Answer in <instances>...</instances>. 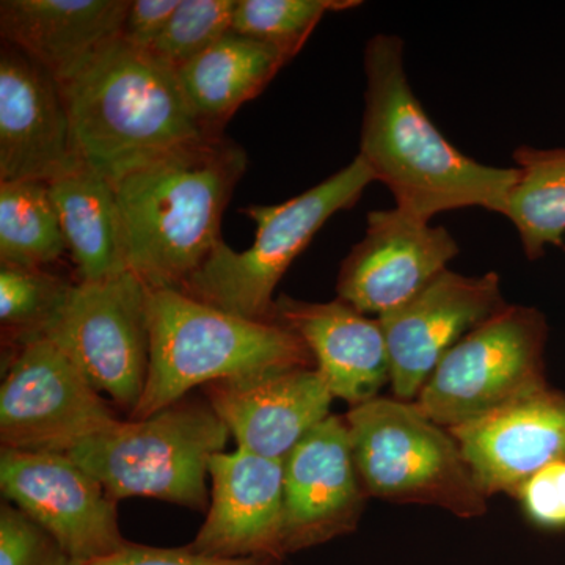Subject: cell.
<instances>
[{
    "mask_svg": "<svg viewBox=\"0 0 565 565\" xmlns=\"http://www.w3.org/2000/svg\"><path fill=\"white\" fill-rule=\"evenodd\" d=\"M364 73L359 156L396 207L424 222L465 207L504 215L519 170L479 163L446 139L412 90L403 40L377 33L367 41Z\"/></svg>",
    "mask_w": 565,
    "mask_h": 565,
    "instance_id": "6da1fadb",
    "label": "cell"
},
{
    "mask_svg": "<svg viewBox=\"0 0 565 565\" xmlns=\"http://www.w3.org/2000/svg\"><path fill=\"white\" fill-rule=\"evenodd\" d=\"M82 166L117 185L204 131L177 70L120 35L57 82Z\"/></svg>",
    "mask_w": 565,
    "mask_h": 565,
    "instance_id": "7a4b0ae2",
    "label": "cell"
},
{
    "mask_svg": "<svg viewBox=\"0 0 565 565\" xmlns=\"http://www.w3.org/2000/svg\"><path fill=\"white\" fill-rule=\"evenodd\" d=\"M247 152L211 134L115 185L129 270L148 289H180L222 243L223 212L247 172Z\"/></svg>",
    "mask_w": 565,
    "mask_h": 565,
    "instance_id": "3957f363",
    "label": "cell"
},
{
    "mask_svg": "<svg viewBox=\"0 0 565 565\" xmlns=\"http://www.w3.org/2000/svg\"><path fill=\"white\" fill-rule=\"evenodd\" d=\"M150 367L129 419H145L226 379L316 367L303 341L278 322L239 318L178 289H148Z\"/></svg>",
    "mask_w": 565,
    "mask_h": 565,
    "instance_id": "277c9868",
    "label": "cell"
},
{
    "mask_svg": "<svg viewBox=\"0 0 565 565\" xmlns=\"http://www.w3.org/2000/svg\"><path fill=\"white\" fill-rule=\"evenodd\" d=\"M232 437L206 399L178 401L145 419L115 423L68 452L114 500L152 498L210 508L212 456Z\"/></svg>",
    "mask_w": 565,
    "mask_h": 565,
    "instance_id": "5b68a950",
    "label": "cell"
},
{
    "mask_svg": "<svg viewBox=\"0 0 565 565\" xmlns=\"http://www.w3.org/2000/svg\"><path fill=\"white\" fill-rule=\"evenodd\" d=\"M374 173L360 156L307 192L273 206L243 210L256 225L255 243L234 252L225 243L180 289L200 302L250 321L275 322L274 294L282 275L337 212L351 210Z\"/></svg>",
    "mask_w": 565,
    "mask_h": 565,
    "instance_id": "8992f818",
    "label": "cell"
},
{
    "mask_svg": "<svg viewBox=\"0 0 565 565\" xmlns=\"http://www.w3.org/2000/svg\"><path fill=\"white\" fill-rule=\"evenodd\" d=\"M344 418L367 497L437 505L462 519L486 514L487 497L455 437L418 405L379 396Z\"/></svg>",
    "mask_w": 565,
    "mask_h": 565,
    "instance_id": "52a82bcc",
    "label": "cell"
},
{
    "mask_svg": "<svg viewBox=\"0 0 565 565\" xmlns=\"http://www.w3.org/2000/svg\"><path fill=\"white\" fill-rule=\"evenodd\" d=\"M546 340L542 311L505 305L446 353L415 404L451 429L545 388Z\"/></svg>",
    "mask_w": 565,
    "mask_h": 565,
    "instance_id": "ba28073f",
    "label": "cell"
},
{
    "mask_svg": "<svg viewBox=\"0 0 565 565\" xmlns=\"http://www.w3.org/2000/svg\"><path fill=\"white\" fill-rule=\"evenodd\" d=\"M43 338L96 392L129 415L136 411L150 367L148 288L137 275L71 286Z\"/></svg>",
    "mask_w": 565,
    "mask_h": 565,
    "instance_id": "9c48e42d",
    "label": "cell"
},
{
    "mask_svg": "<svg viewBox=\"0 0 565 565\" xmlns=\"http://www.w3.org/2000/svg\"><path fill=\"white\" fill-rule=\"evenodd\" d=\"M118 422L110 403L47 338L14 349L0 386L2 448L68 455Z\"/></svg>",
    "mask_w": 565,
    "mask_h": 565,
    "instance_id": "30bf717a",
    "label": "cell"
},
{
    "mask_svg": "<svg viewBox=\"0 0 565 565\" xmlns=\"http://www.w3.org/2000/svg\"><path fill=\"white\" fill-rule=\"evenodd\" d=\"M0 489L82 564L129 545L120 530L118 501L70 456L2 448Z\"/></svg>",
    "mask_w": 565,
    "mask_h": 565,
    "instance_id": "8fae6325",
    "label": "cell"
},
{
    "mask_svg": "<svg viewBox=\"0 0 565 565\" xmlns=\"http://www.w3.org/2000/svg\"><path fill=\"white\" fill-rule=\"evenodd\" d=\"M459 253L444 226L399 207L367 212L366 234L341 264L338 299L381 318L418 296Z\"/></svg>",
    "mask_w": 565,
    "mask_h": 565,
    "instance_id": "7c38bea8",
    "label": "cell"
},
{
    "mask_svg": "<svg viewBox=\"0 0 565 565\" xmlns=\"http://www.w3.org/2000/svg\"><path fill=\"white\" fill-rule=\"evenodd\" d=\"M497 273L445 270L418 296L379 319L384 329L396 399L415 403L446 353L505 307Z\"/></svg>",
    "mask_w": 565,
    "mask_h": 565,
    "instance_id": "4fadbf2b",
    "label": "cell"
},
{
    "mask_svg": "<svg viewBox=\"0 0 565 565\" xmlns=\"http://www.w3.org/2000/svg\"><path fill=\"white\" fill-rule=\"evenodd\" d=\"M285 555L353 533L364 492L344 416L330 415L282 460Z\"/></svg>",
    "mask_w": 565,
    "mask_h": 565,
    "instance_id": "5bb4252c",
    "label": "cell"
},
{
    "mask_svg": "<svg viewBox=\"0 0 565 565\" xmlns=\"http://www.w3.org/2000/svg\"><path fill=\"white\" fill-rule=\"evenodd\" d=\"M57 81L17 47L0 52V182H50L79 169Z\"/></svg>",
    "mask_w": 565,
    "mask_h": 565,
    "instance_id": "9a60e30c",
    "label": "cell"
},
{
    "mask_svg": "<svg viewBox=\"0 0 565 565\" xmlns=\"http://www.w3.org/2000/svg\"><path fill=\"white\" fill-rule=\"evenodd\" d=\"M203 393L237 448L275 460H285L332 415L334 399L316 367L226 379L203 386Z\"/></svg>",
    "mask_w": 565,
    "mask_h": 565,
    "instance_id": "2e32d148",
    "label": "cell"
},
{
    "mask_svg": "<svg viewBox=\"0 0 565 565\" xmlns=\"http://www.w3.org/2000/svg\"><path fill=\"white\" fill-rule=\"evenodd\" d=\"M448 430L487 498L516 493L546 465L565 459V393L546 385Z\"/></svg>",
    "mask_w": 565,
    "mask_h": 565,
    "instance_id": "e0dca14e",
    "label": "cell"
},
{
    "mask_svg": "<svg viewBox=\"0 0 565 565\" xmlns=\"http://www.w3.org/2000/svg\"><path fill=\"white\" fill-rule=\"evenodd\" d=\"M206 519L189 544L203 555L285 559L282 460L236 448L210 462Z\"/></svg>",
    "mask_w": 565,
    "mask_h": 565,
    "instance_id": "ac0fdd59",
    "label": "cell"
},
{
    "mask_svg": "<svg viewBox=\"0 0 565 565\" xmlns=\"http://www.w3.org/2000/svg\"><path fill=\"white\" fill-rule=\"evenodd\" d=\"M275 322L296 333L313 355L334 399L356 407L392 382L388 345L379 319L337 299L316 303L281 296Z\"/></svg>",
    "mask_w": 565,
    "mask_h": 565,
    "instance_id": "d6986e66",
    "label": "cell"
},
{
    "mask_svg": "<svg viewBox=\"0 0 565 565\" xmlns=\"http://www.w3.org/2000/svg\"><path fill=\"white\" fill-rule=\"evenodd\" d=\"M131 0H2L0 35L55 81L121 33Z\"/></svg>",
    "mask_w": 565,
    "mask_h": 565,
    "instance_id": "ffe728a7",
    "label": "cell"
},
{
    "mask_svg": "<svg viewBox=\"0 0 565 565\" xmlns=\"http://www.w3.org/2000/svg\"><path fill=\"white\" fill-rule=\"evenodd\" d=\"M291 61L288 52L232 31L177 74L204 131L222 134L237 109L259 96Z\"/></svg>",
    "mask_w": 565,
    "mask_h": 565,
    "instance_id": "44dd1931",
    "label": "cell"
},
{
    "mask_svg": "<svg viewBox=\"0 0 565 565\" xmlns=\"http://www.w3.org/2000/svg\"><path fill=\"white\" fill-rule=\"evenodd\" d=\"M47 185L79 281L110 280L131 273L115 185L84 166Z\"/></svg>",
    "mask_w": 565,
    "mask_h": 565,
    "instance_id": "7402d4cb",
    "label": "cell"
},
{
    "mask_svg": "<svg viewBox=\"0 0 565 565\" xmlns=\"http://www.w3.org/2000/svg\"><path fill=\"white\" fill-rule=\"evenodd\" d=\"M514 161L519 180L509 195L504 217L514 223L526 258L535 262L548 245L564 244L565 148L539 150L522 145L514 152Z\"/></svg>",
    "mask_w": 565,
    "mask_h": 565,
    "instance_id": "603a6c76",
    "label": "cell"
},
{
    "mask_svg": "<svg viewBox=\"0 0 565 565\" xmlns=\"http://www.w3.org/2000/svg\"><path fill=\"white\" fill-rule=\"evenodd\" d=\"M66 250L50 185L39 181L0 182V264L44 269Z\"/></svg>",
    "mask_w": 565,
    "mask_h": 565,
    "instance_id": "cb8c5ba5",
    "label": "cell"
},
{
    "mask_svg": "<svg viewBox=\"0 0 565 565\" xmlns=\"http://www.w3.org/2000/svg\"><path fill=\"white\" fill-rule=\"evenodd\" d=\"M71 282L44 269L0 267V326L14 349L43 337Z\"/></svg>",
    "mask_w": 565,
    "mask_h": 565,
    "instance_id": "d4e9b609",
    "label": "cell"
},
{
    "mask_svg": "<svg viewBox=\"0 0 565 565\" xmlns=\"http://www.w3.org/2000/svg\"><path fill=\"white\" fill-rule=\"evenodd\" d=\"M359 0H237L233 32L296 57L327 13L356 9Z\"/></svg>",
    "mask_w": 565,
    "mask_h": 565,
    "instance_id": "484cf974",
    "label": "cell"
},
{
    "mask_svg": "<svg viewBox=\"0 0 565 565\" xmlns=\"http://www.w3.org/2000/svg\"><path fill=\"white\" fill-rule=\"evenodd\" d=\"M236 7L237 0H181L151 54L181 68L233 31Z\"/></svg>",
    "mask_w": 565,
    "mask_h": 565,
    "instance_id": "4316f807",
    "label": "cell"
},
{
    "mask_svg": "<svg viewBox=\"0 0 565 565\" xmlns=\"http://www.w3.org/2000/svg\"><path fill=\"white\" fill-rule=\"evenodd\" d=\"M0 565H85L57 539L7 501L0 508Z\"/></svg>",
    "mask_w": 565,
    "mask_h": 565,
    "instance_id": "83f0119b",
    "label": "cell"
},
{
    "mask_svg": "<svg viewBox=\"0 0 565 565\" xmlns=\"http://www.w3.org/2000/svg\"><path fill=\"white\" fill-rule=\"evenodd\" d=\"M515 494L535 525L565 527V459L546 465Z\"/></svg>",
    "mask_w": 565,
    "mask_h": 565,
    "instance_id": "f1b7e54d",
    "label": "cell"
},
{
    "mask_svg": "<svg viewBox=\"0 0 565 565\" xmlns=\"http://www.w3.org/2000/svg\"><path fill=\"white\" fill-rule=\"evenodd\" d=\"M87 565H282L274 557H222L203 555L191 546L162 548L129 542L126 548L114 556L104 557Z\"/></svg>",
    "mask_w": 565,
    "mask_h": 565,
    "instance_id": "f546056e",
    "label": "cell"
},
{
    "mask_svg": "<svg viewBox=\"0 0 565 565\" xmlns=\"http://www.w3.org/2000/svg\"><path fill=\"white\" fill-rule=\"evenodd\" d=\"M181 0H131L120 36L141 51H151L172 20Z\"/></svg>",
    "mask_w": 565,
    "mask_h": 565,
    "instance_id": "4dcf8cb0",
    "label": "cell"
}]
</instances>
